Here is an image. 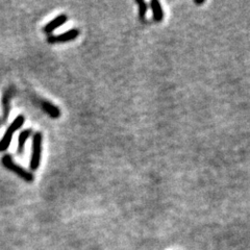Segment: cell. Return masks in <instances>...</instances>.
Masks as SVG:
<instances>
[{
  "instance_id": "cell-5",
  "label": "cell",
  "mask_w": 250,
  "mask_h": 250,
  "mask_svg": "<svg viewBox=\"0 0 250 250\" xmlns=\"http://www.w3.org/2000/svg\"><path fill=\"white\" fill-rule=\"evenodd\" d=\"M15 91L13 87L6 89L5 92L3 93L2 96V112H3V119L6 120L7 117H9L10 113H11V100L12 97L14 96Z\"/></svg>"
},
{
  "instance_id": "cell-11",
  "label": "cell",
  "mask_w": 250,
  "mask_h": 250,
  "mask_svg": "<svg viewBox=\"0 0 250 250\" xmlns=\"http://www.w3.org/2000/svg\"><path fill=\"white\" fill-rule=\"evenodd\" d=\"M135 3L139 5V18L141 21H144L146 17L148 5L145 1H143V0H135Z\"/></svg>"
},
{
  "instance_id": "cell-10",
  "label": "cell",
  "mask_w": 250,
  "mask_h": 250,
  "mask_svg": "<svg viewBox=\"0 0 250 250\" xmlns=\"http://www.w3.org/2000/svg\"><path fill=\"white\" fill-rule=\"evenodd\" d=\"M13 135L14 134L7 132V131L4 133L2 139L0 140V153H3V151L7 150V148L11 146V143L13 140Z\"/></svg>"
},
{
  "instance_id": "cell-7",
  "label": "cell",
  "mask_w": 250,
  "mask_h": 250,
  "mask_svg": "<svg viewBox=\"0 0 250 250\" xmlns=\"http://www.w3.org/2000/svg\"><path fill=\"white\" fill-rule=\"evenodd\" d=\"M150 7L153 11V19L155 22H161L164 19V11L161 2L158 0H151Z\"/></svg>"
},
{
  "instance_id": "cell-2",
  "label": "cell",
  "mask_w": 250,
  "mask_h": 250,
  "mask_svg": "<svg viewBox=\"0 0 250 250\" xmlns=\"http://www.w3.org/2000/svg\"><path fill=\"white\" fill-rule=\"evenodd\" d=\"M42 142H43V135L41 133H36L33 138L32 144V156H30L29 168L32 171L38 170L41 164V156H42Z\"/></svg>"
},
{
  "instance_id": "cell-3",
  "label": "cell",
  "mask_w": 250,
  "mask_h": 250,
  "mask_svg": "<svg viewBox=\"0 0 250 250\" xmlns=\"http://www.w3.org/2000/svg\"><path fill=\"white\" fill-rule=\"evenodd\" d=\"M79 36V30L77 28H73L68 30V32H65L63 34H60L58 36H51L48 37L47 41L51 44L54 43H66V42H70L77 39V38Z\"/></svg>"
},
{
  "instance_id": "cell-1",
  "label": "cell",
  "mask_w": 250,
  "mask_h": 250,
  "mask_svg": "<svg viewBox=\"0 0 250 250\" xmlns=\"http://www.w3.org/2000/svg\"><path fill=\"white\" fill-rule=\"evenodd\" d=\"M1 163H2V165H3L5 169L15 173L17 176H19L20 178H22L25 181H27V183H32V181L35 180L34 174L32 172L25 170L24 168H22L20 165L15 163L11 154L3 155L2 158H1Z\"/></svg>"
},
{
  "instance_id": "cell-8",
  "label": "cell",
  "mask_w": 250,
  "mask_h": 250,
  "mask_svg": "<svg viewBox=\"0 0 250 250\" xmlns=\"http://www.w3.org/2000/svg\"><path fill=\"white\" fill-rule=\"evenodd\" d=\"M32 134H33L32 130H25V131H22L20 133L19 138H18V153L19 154H22V151H23L24 146H25V143Z\"/></svg>"
},
{
  "instance_id": "cell-6",
  "label": "cell",
  "mask_w": 250,
  "mask_h": 250,
  "mask_svg": "<svg viewBox=\"0 0 250 250\" xmlns=\"http://www.w3.org/2000/svg\"><path fill=\"white\" fill-rule=\"evenodd\" d=\"M41 109L52 119H58L60 117L59 109L50 101L44 100V99L41 100Z\"/></svg>"
},
{
  "instance_id": "cell-12",
  "label": "cell",
  "mask_w": 250,
  "mask_h": 250,
  "mask_svg": "<svg viewBox=\"0 0 250 250\" xmlns=\"http://www.w3.org/2000/svg\"><path fill=\"white\" fill-rule=\"evenodd\" d=\"M194 2H195L197 5H200V4H203V3H204L203 0H201V1H198V0H195Z\"/></svg>"
},
{
  "instance_id": "cell-4",
  "label": "cell",
  "mask_w": 250,
  "mask_h": 250,
  "mask_svg": "<svg viewBox=\"0 0 250 250\" xmlns=\"http://www.w3.org/2000/svg\"><path fill=\"white\" fill-rule=\"evenodd\" d=\"M68 21V17L67 15L62 14V15H58L55 19H52L50 22L44 26L43 28V32L47 35H50L52 32H55V30L58 27L62 26L63 24H65L66 22Z\"/></svg>"
},
{
  "instance_id": "cell-9",
  "label": "cell",
  "mask_w": 250,
  "mask_h": 250,
  "mask_svg": "<svg viewBox=\"0 0 250 250\" xmlns=\"http://www.w3.org/2000/svg\"><path fill=\"white\" fill-rule=\"evenodd\" d=\"M25 122V117L23 115H19L17 118H15L13 122L7 127V132H10L12 134H14L15 132L19 131L20 128L22 127V125L24 124Z\"/></svg>"
}]
</instances>
